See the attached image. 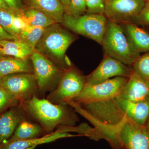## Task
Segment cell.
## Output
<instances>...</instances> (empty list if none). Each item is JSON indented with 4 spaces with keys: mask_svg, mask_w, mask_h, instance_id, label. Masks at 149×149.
Segmentation results:
<instances>
[{
    "mask_svg": "<svg viewBox=\"0 0 149 149\" xmlns=\"http://www.w3.org/2000/svg\"><path fill=\"white\" fill-rule=\"evenodd\" d=\"M22 104L28 116L40 124L46 135L61 126L74 127L79 120L76 111L69 105L56 104L37 95Z\"/></svg>",
    "mask_w": 149,
    "mask_h": 149,
    "instance_id": "cell-1",
    "label": "cell"
},
{
    "mask_svg": "<svg viewBox=\"0 0 149 149\" xmlns=\"http://www.w3.org/2000/svg\"><path fill=\"white\" fill-rule=\"evenodd\" d=\"M101 45L107 55L128 66L141 55L131 48L121 25L108 19Z\"/></svg>",
    "mask_w": 149,
    "mask_h": 149,
    "instance_id": "cell-2",
    "label": "cell"
},
{
    "mask_svg": "<svg viewBox=\"0 0 149 149\" xmlns=\"http://www.w3.org/2000/svg\"><path fill=\"white\" fill-rule=\"evenodd\" d=\"M107 21L104 14L87 13L75 17L65 13L62 23L72 32L101 45Z\"/></svg>",
    "mask_w": 149,
    "mask_h": 149,
    "instance_id": "cell-3",
    "label": "cell"
},
{
    "mask_svg": "<svg viewBox=\"0 0 149 149\" xmlns=\"http://www.w3.org/2000/svg\"><path fill=\"white\" fill-rule=\"evenodd\" d=\"M76 40L74 35L56 23L46 28L35 51L62 61L68 48Z\"/></svg>",
    "mask_w": 149,
    "mask_h": 149,
    "instance_id": "cell-4",
    "label": "cell"
},
{
    "mask_svg": "<svg viewBox=\"0 0 149 149\" xmlns=\"http://www.w3.org/2000/svg\"><path fill=\"white\" fill-rule=\"evenodd\" d=\"M38 92L41 95L56 88L65 70L60 69L42 54L35 51L30 56Z\"/></svg>",
    "mask_w": 149,
    "mask_h": 149,
    "instance_id": "cell-5",
    "label": "cell"
},
{
    "mask_svg": "<svg viewBox=\"0 0 149 149\" xmlns=\"http://www.w3.org/2000/svg\"><path fill=\"white\" fill-rule=\"evenodd\" d=\"M85 85V76L71 66L65 70L56 88L47 99L56 104H68L80 95Z\"/></svg>",
    "mask_w": 149,
    "mask_h": 149,
    "instance_id": "cell-6",
    "label": "cell"
},
{
    "mask_svg": "<svg viewBox=\"0 0 149 149\" xmlns=\"http://www.w3.org/2000/svg\"><path fill=\"white\" fill-rule=\"evenodd\" d=\"M128 78L115 77L95 85H85L80 95L72 101L82 105L115 98L120 96Z\"/></svg>",
    "mask_w": 149,
    "mask_h": 149,
    "instance_id": "cell-7",
    "label": "cell"
},
{
    "mask_svg": "<svg viewBox=\"0 0 149 149\" xmlns=\"http://www.w3.org/2000/svg\"><path fill=\"white\" fill-rule=\"evenodd\" d=\"M146 0H105L104 15L119 24L133 23L145 6Z\"/></svg>",
    "mask_w": 149,
    "mask_h": 149,
    "instance_id": "cell-8",
    "label": "cell"
},
{
    "mask_svg": "<svg viewBox=\"0 0 149 149\" xmlns=\"http://www.w3.org/2000/svg\"><path fill=\"white\" fill-rule=\"evenodd\" d=\"M116 132L125 149H149V128L127 118L115 125Z\"/></svg>",
    "mask_w": 149,
    "mask_h": 149,
    "instance_id": "cell-9",
    "label": "cell"
},
{
    "mask_svg": "<svg viewBox=\"0 0 149 149\" xmlns=\"http://www.w3.org/2000/svg\"><path fill=\"white\" fill-rule=\"evenodd\" d=\"M1 86L22 104L38 93L36 80L32 73H15L4 76L2 77Z\"/></svg>",
    "mask_w": 149,
    "mask_h": 149,
    "instance_id": "cell-10",
    "label": "cell"
},
{
    "mask_svg": "<svg viewBox=\"0 0 149 149\" xmlns=\"http://www.w3.org/2000/svg\"><path fill=\"white\" fill-rule=\"evenodd\" d=\"M133 71L128 65L108 55L104 57L98 66L85 76V85H95L115 77L129 78Z\"/></svg>",
    "mask_w": 149,
    "mask_h": 149,
    "instance_id": "cell-11",
    "label": "cell"
},
{
    "mask_svg": "<svg viewBox=\"0 0 149 149\" xmlns=\"http://www.w3.org/2000/svg\"><path fill=\"white\" fill-rule=\"evenodd\" d=\"M28 116L21 104L12 107L0 114V144L11 137L17 126Z\"/></svg>",
    "mask_w": 149,
    "mask_h": 149,
    "instance_id": "cell-12",
    "label": "cell"
},
{
    "mask_svg": "<svg viewBox=\"0 0 149 149\" xmlns=\"http://www.w3.org/2000/svg\"><path fill=\"white\" fill-rule=\"evenodd\" d=\"M149 95V83L133 70L119 97L131 102L147 100Z\"/></svg>",
    "mask_w": 149,
    "mask_h": 149,
    "instance_id": "cell-13",
    "label": "cell"
},
{
    "mask_svg": "<svg viewBox=\"0 0 149 149\" xmlns=\"http://www.w3.org/2000/svg\"><path fill=\"white\" fill-rule=\"evenodd\" d=\"M131 48L136 54L149 52V33L133 23L121 24Z\"/></svg>",
    "mask_w": 149,
    "mask_h": 149,
    "instance_id": "cell-14",
    "label": "cell"
},
{
    "mask_svg": "<svg viewBox=\"0 0 149 149\" xmlns=\"http://www.w3.org/2000/svg\"><path fill=\"white\" fill-rule=\"evenodd\" d=\"M81 136L73 135L68 133L59 132L56 130L53 133L44 135L39 138L28 139L24 141L6 142L0 144V149H27L30 147L36 146L42 144L48 143L58 139L68 137Z\"/></svg>",
    "mask_w": 149,
    "mask_h": 149,
    "instance_id": "cell-15",
    "label": "cell"
},
{
    "mask_svg": "<svg viewBox=\"0 0 149 149\" xmlns=\"http://www.w3.org/2000/svg\"><path fill=\"white\" fill-rule=\"evenodd\" d=\"M27 1L28 7L42 12L57 23L62 22L65 10L59 0H27Z\"/></svg>",
    "mask_w": 149,
    "mask_h": 149,
    "instance_id": "cell-16",
    "label": "cell"
},
{
    "mask_svg": "<svg viewBox=\"0 0 149 149\" xmlns=\"http://www.w3.org/2000/svg\"><path fill=\"white\" fill-rule=\"evenodd\" d=\"M35 51L30 46L20 40L0 41V54L3 56L27 59Z\"/></svg>",
    "mask_w": 149,
    "mask_h": 149,
    "instance_id": "cell-17",
    "label": "cell"
},
{
    "mask_svg": "<svg viewBox=\"0 0 149 149\" xmlns=\"http://www.w3.org/2000/svg\"><path fill=\"white\" fill-rule=\"evenodd\" d=\"M18 73L33 74V65L27 59L5 56L0 59V77Z\"/></svg>",
    "mask_w": 149,
    "mask_h": 149,
    "instance_id": "cell-18",
    "label": "cell"
},
{
    "mask_svg": "<svg viewBox=\"0 0 149 149\" xmlns=\"http://www.w3.org/2000/svg\"><path fill=\"white\" fill-rule=\"evenodd\" d=\"M27 25L46 28L57 23L53 19L40 10L32 8H23L15 13Z\"/></svg>",
    "mask_w": 149,
    "mask_h": 149,
    "instance_id": "cell-19",
    "label": "cell"
},
{
    "mask_svg": "<svg viewBox=\"0 0 149 149\" xmlns=\"http://www.w3.org/2000/svg\"><path fill=\"white\" fill-rule=\"evenodd\" d=\"M45 135L40 124L26 119L19 124L13 135L6 142L24 141L39 138Z\"/></svg>",
    "mask_w": 149,
    "mask_h": 149,
    "instance_id": "cell-20",
    "label": "cell"
},
{
    "mask_svg": "<svg viewBox=\"0 0 149 149\" xmlns=\"http://www.w3.org/2000/svg\"><path fill=\"white\" fill-rule=\"evenodd\" d=\"M46 28L27 25L19 33V40L26 43L35 50V48L45 30Z\"/></svg>",
    "mask_w": 149,
    "mask_h": 149,
    "instance_id": "cell-21",
    "label": "cell"
},
{
    "mask_svg": "<svg viewBox=\"0 0 149 149\" xmlns=\"http://www.w3.org/2000/svg\"><path fill=\"white\" fill-rule=\"evenodd\" d=\"M132 66L133 71L149 83V52L139 56Z\"/></svg>",
    "mask_w": 149,
    "mask_h": 149,
    "instance_id": "cell-22",
    "label": "cell"
},
{
    "mask_svg": "<svg viewBox=\"0 0 149 149\" xmlns=\"http://www.w3.org/2000/svg\"><path fill=\"white\" fill-rule=\"evenodd\" d=\"M15 15V13L12 11L0 10V25L9 34L18 38L19 33L13 24Z\"/></svg>",
    "mask_w": 149,
    "mask_h": 149,
    "instance_id": "cell-23",
    "label": "cell"
},
{
    "mask_svg": "<svg viewBox=\"0 0 149 149\" xmlns=\"http://www.w3.org/2000/svg\"><path fill=\"white\" fill-rule=\"evenodd\" d=\"M19 104L20 102L14 96L0 86V114Z\"/></svg>",
    "mask_w": 149,
    "mask_h": 149,
    "instance_id": "cell-24",
    "label": "cell"
},
{
    "mask_svg": "<svg viewBox=\"0 0 149 149\" xmlns=\"http://www.w3.org/2000/svg\"><path fill=\"white\" fill-rule=\"evenodd\" d=\"M87 12L85 0H70L65 13L73 16H80Z\"/></svg>",
    "mask_w": 149,
    "mask_h": 149,
    "instance_id": "cell-25",
    "label": "cell"
},
{
    "mask_svg": "<svg viewBox=\"0 0 149 149\" xmlns=\"http://www.w3.org/2000/svg\"><path fill=\"white\" fill-rule=\"evenodd\" d=\"M88 14H104L105 0H85Z\"/></svg>",
    "mask_w": 149,
    "mask_h": 149,
    "instance_id": "cell-26",
    "label": "cell"
},
{
    "mask_svg": "<svg viewBox=\"0 0 149 149\" xmlns=\"http://www.w3.org/2000/svg\"><path fill=\"white\" fill-rule=\"evenodd\" d=\"M133 23L138 25L149 26V1L146 2L145 6Z\"/></svg>",
    "mask_w": 149,
    "mask_h": 149,
    "instance_id": "cell-27",
    "label": "cell"
},
{
    "mask_svg": "<svg viewBox=\"0 0 149 149\" xmlns=\"http://www.w3.org/2000/svg\"><path fill=\"white\" fill-rule=\"evenodd\" d=\"M3 1L14 12H18L24 8L20 0H3Z\"/></svg>",
    "mask_w": 149,
    "mask_h": 149,
    "instance_id": "cell-28",
    "label": "cell"
},
{
    "mask_svg": "<svg viewBox=\"0 0 149 149\" xmlns=\"http://www.w3.org/2000/svg\"><path fill=\"white\" fill-rule=\"evenodd\" d=\"M13 24L15 29L19 33L20 30L27 26V24L26 22L23 20L21 17L17 15L15 13V15L13 19Z\"/></svg>",
    "mask_w": 149,
    "mask_h": 149,
    "instance_id": "cell-29",
    "label": "cell"
},
{
    "mask_svg": "<svg viewBox=\"0 0 149 149\" xmlns=\"http://www.w3.org/2000/svg\"><path fill=\"white\" fill-rule=\"evenodd\" d=\"M4 40H19V39L6 32L0 25V41Z\"/></svg>",
    "mask_w": 149,
    "mask_h": 149,
    "instance_id": "cell-30",
    "label": "cell"
},
{
    "mask_svg": "<svg viewBox=\"0 0 149 149\" xmlns=\"http://www.w3.org/2000/svg\"><path fill=\"white\" fill-rule=\"evenodd\" d=\"M0 10L13 11L10 9L4 1L3 0H0Z\"/></svg>",
    "mask_w": 149,
    "mask_h": 149,
    "instance_id": "cell-31",
    "label": "cell"
},
{
    "mask_svg": "<svg viewBox=\"0 0 149 149\" xmlns=\"http://www.w3.org/2000/svg\"><path fill=\"white\" fill-rule=\"evenodd\" d=\"M62 4L64 6L65 10L66 9L69 5L70 0H59Z\"/></svg>",
    "mask_w": 149,
    "mask_h": 149,
    "instance_id": "cell-32",
    "label": "cell"
},
{
    "mask_svg": "<svg viewBox=\"0 0 149 149\" xmlns=\"http://www.w3.org/2000/svg\"><path fill=\"white\" fill-rule=\"evenodd\" d=\"M147 100L149 102V95L148 97V98H147ZM146 126L147 127H148L149 128V117L148 118V122H147Z\"/></svg>",
    "mask_w": 149,
    "mask_h": 149,
    "instance_id": "cell-33",
    "label": "cell"
},
{
    "mask_svg": "<svg viewBox=\"0 0 149 149\" xmlns=\"http://www.w3.org/2000/svg\"><path fill=\"white\" fill-rule=\"evenodd\" d=\"M36 146H33L32 147H30V148H27V149H35L36 148Z\"/></svg>",
    "mask_w": 149,
    "mask_h": 149,
    "instance_id": "cell-34",
    "label": "cell"
},
{
    "mask_svg": "<svg viewBox=\"0 0 149 149\" xmlns=\"http://www.w3.org/2000/svg\"><path fill=\"white\" fill-rule=\"evenodd\" d=\"M2 80V77H0V86H1Z\"/></svg>",
    "mask_w": 149,
    "mask_h": 149,
    "instance_id": "cell-35",
    "label": "cell"
},
{
    "mask_svg": "<svg viewBox=\"0 0 149 149\" xmlns=\"http://www.w3.org/2000/svg\"><path fill=\"white\" fill-rule=\"evenodd\" d=\"M6 56H3L1 54H0V59H1V58H2Z\"/></svg>",
    "mask_w": 149,
    "mask_h": 149,
    "instance_id": "cell-36",
    "label": "cell"
},
{
    "mask_svg": "<svg viewBox=\"0 0 149 149\" xmlns=\"http://www.w3.org/2000/svg\"><path fill=\"white\" fill-rule=\"evenodd\" d=\"M147 1H149V0H147Z\"/></svg>",
    "mask_w": 149,
    "mask_h": 149,
    "instance_id": "cell-37",
    "label": "cell"
}]
</instances>
